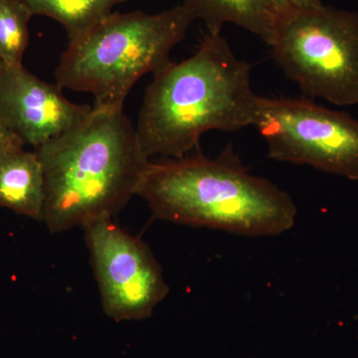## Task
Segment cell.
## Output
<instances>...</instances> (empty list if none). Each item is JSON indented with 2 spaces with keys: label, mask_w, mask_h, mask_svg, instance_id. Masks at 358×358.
I'll return each mask as SVG.
<instances>
[{
  "label": "cell",
  "mask_w": 358,
  "mask_h": 358,
  "mask_svg": "<svg viewBox=\"0 0 358 358\" xmlns=\"http://www.w3.org/2000/svg\"><path fill=\"white\" fill-rule=\"evenodd\" d=\"M35 152L44 173L42 222L52 233L114 217L138 193L150 162L122 110H93Z\"/></svg>",
  "instance_id": "3"
},
{
  "label": "cell",
  "mask_w": 358,
  "mask_h": 358,
  "mask_svg": "<svg viewBox=\"0 0 358 358\" xmlns=\"http://www.w3.org/2000/svg\"><path fill=\"white\" fill-rule=\"evenodd\" d=\"M32 16L21 0H0V61L6 67L23 65Z\"/></svg>",
  "instance_id": "12"
},
{
  "label": "cell",
  "mask_w": 358,
  "mask_h": 358,
  "mask_svg": "<svg viewBox=\"0 0 358 358\" xmlns=\"http://www.w3.org/2000/svg\"><path fill=\"white\" fill-rule=\"evenodd\" d=\"M136 195L162 220L241 236L281 235L298 215L288 193L250 173L232 143L216 157L150 162Z\"/></svg>",
  "instance_id": "2"
},
{
  "label": "cell",
  "mask_w": 358,
  "mask_h": 358,
  "mask_svg": "<svg viewBox=\"0 0 358 358\" xmlns=\"http://www.w3.org/2000/svg\"><path fill=\"white\" fill-rule=\"evenodd\" d=\"M251 71L221 34L208 33L192 57L155 72L136 127L148 159H181L207 131L254 126L259 96Z\"/></svg>",
  "instance_id": "1"
},
{
  "label": "cell",
  "mask_w": 358,
  "mask_h": 358,
  "mask_svg": "<svg viewBox=\"0 0 358 358\" xmlns=\"http://www.w3.org/2000/svg\"><path fill=\"white\" fill-rule=\"evenodd\" d=\"M196 20L203 21L209 34H220L227 23L240 26L272 44L285 13L277 0H183Z\"/></svg>",
  "instance_id": "9"
},
{
  "label": "cell",
  "mask_w": 358,
  "mask_h": 358,
  "mask_svg": "<svg viewBox=\"0 0 358 358\" xmlns=\"http://www.w3.org/2000/svg\"><path fill=\"white\" fill-rule=\"evenodd\" d=\"M44 201L43 169L35 150L0 157V206L42 222Z\"/></svg>",
  "instance_id": "10"
},
{
  "label": "cell",
  "mask_w": 358,
  "mask_h": 358,
  "mask_svg": "<svg viewBox=\"0 0 358 358\" xmlns=\"http://www.w3.org/2000/svg\"><path fill=\"white\" fill-rule=\"evenodd\" d=\"M273 57L308 99L358 105V13L333 6L288 9L270 45Z\"/></svg>",
  "instance_id": "5"
},
{
  "label": "cell",
  "mask_w": 358,
  "mask_h": 358,
  "mask_svg": "<svg viewBox=\"0 0 358 358\" xmlns=\"http://www.w3.org/2000/svg\"><path fill=\"white\" fill-rule=\"evenodd\" d=\"M280 6L285 9H308L317 8L324 6L322 0H277Z\"/></svg>",
  "instance_id": "14"
},
{
  "label": "cell",
  "mask_w": 358,
  "mask_h": 358,
  "mask_svg": "<svg viewBox=\"0 0 358 358\" xmlns=\"http://www.w3.org/2000/svg\"><path fill=\"white\" fill-rule=\"evenodd\" d=\"M93 108L71 102L56 84L23 65L4 66L0 75V114L25 145L36 148L88 119Z\"/></svg>",
  "instance_id": "8"
},
{
  "label": "cell",
  "mask_w": 358,
  "mask_h": 358,
  "mask_svg": "<svg viewBox=\"0 0 358 358\" xmlns=\"http://www.w3.org/2000/svg\"><path fill=\"white\" fill-rule=\"evenodd\" d=\"M34 15L57 21L69 40L74 39L112 13L124 0H21Z\"/></svg>",
  "instance_id": "11"
},
{
  "label": "cell",
  "mask_w": 358,
  "mask_h": 358,
  "mask_svg": "<svg viewBox=\"0 0 358 358\" xmlns=\"http://www.w3.org/2000/svg\"><path fill=\"white\" fill-rule=\"evenodd\" d=\"M103 312L115 320H143L166 299L169 287L148 245L113 218L84 226Z\"/></svg>",
  "instance_id": "7"
},
{
  "label": "cell",
  "mask_w": 358,
  "mask_h": 358,
  "mask_svg": "<svg viewBox=\"0 0 358 358\" xmlns=\"http://www.w3.org/2000/svg\"><path fill=\"white\" fill-rule=\"evenodd\" d=\"M4 65L3 63L0 61V75H1L2 70H3Z\"/></svg>",
  "instance_id": "15"
},
{
  "label": "cell",
  "mask_w": 358,
  "mask_h": 358,
  "mask_svg": "<svg viewBox=\"0 0 358 358\" xmlns=\"http://www.w3.org/2000/svg\"><path fill=\"white\" fill-rule=\"evenodd\" d=\"M195 20L185 3L157 13H110L69 40L54 74L56 85L92 94L93 110H122L141 77L171 62L169 54Z\"/></svg>",
  "instance_id": "4"
},
{
  "label": "cell",
  "mask_w": 358,
  "mask_h": 358,
  "mask_svg": "<svg viewBox=\"0 0 358 358\" xmlns=\"http://www.w3.org/2000/svg\"><path fill=\"white\" fill-rule=\"evenodd\" d=\"M268 157L358 180V120L308 98L259 96L254 126Z\"/></svg>",
  "instance_id": "6"
},
{
  "label": "cell",
  "mask_w": 358,
  "mask_h": 358,
  "mask_svg": "<svg viewBox=\"0 0 358 358\" xmlns=\"http://www.w3.org/2000/svg\"><path fill=\"white\" fill-rule=\"evenodd\" d=\"M25 143L0 114V157L24 148Z\"/></svg>",
  "instance_id": "13"
}]
</instances>
